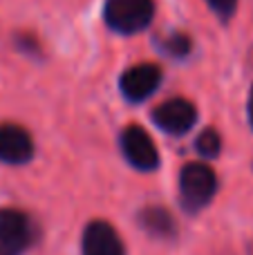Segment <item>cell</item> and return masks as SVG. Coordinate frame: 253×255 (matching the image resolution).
<instances>
[{
  "instance_id": "obj_1",
  "label": "cell",
  "mask_w": 253,
  "mask_h": 255,
  "mask_svg": "<svg viewBox=\"0 0 253 255\" xmlns=\"http://www.w3.org/2000/svg\"><path fill=\"white\" fill-rule=\"evenodd\" d=\"M218 193V175L206 163H186L179 172V199L188 213H197Z\"/></svg>"
},
{
  "instance_id": "obj_2",
  "label": "cell",
  "mask_w": 253,
  "mask_h": 255,
  "mask_svg": "<svg viewBox=\"0 0 253 255\" xmlns=\"http://www.w3.org/2000/svg\"><path fill=\"white\" fill-rule=\"evenodd\" d=\"M103 16L110 29L119 34H137L150 25L155 16L152 0H106Z\"/></svg>"
},
{
  "instance_id": "obj_3",
  "label": "cell",
  "mask_w": 253,
  "mask_h": 255,
  "mask_svg": "<svg viewBox=\"0 0 253 255\" xmlns=\"http://www.w3.org/2000/svg\"><path fill=\"white\" fill-rule=\"evenodd\" d=\"M36 229L18 208H0V255H22L34 244Z\"/></svg>"
},
{
  "instance_id": "obj_4",
  "label": "cell",
  "mask_w": 253,
  "mask_h": 255,
  "mask_svg": "<svg viewBox=\"0 0 253 255\" xmlns=\"http://www.w3.org/2000/svg\"><path fill=\"white\" fill-rule=\"evenodd\" d=\"M121 150L130 166L137 170H155L159 166V152L152 136L141 126H128L121 132Z\"/></svg>"
},
{
  "instance_id": "obj_5",
  "label": "cell",
  "mask_w": 253,
  "mask_h": 255,
  "mask_svg": "<svg viewBox=\"0 0 253 255\" xmlns=\"http://www.w3.org/2000/svg\"><path fill=\"white\" fill-rule=\"evenodd\" d=\"M152 121L168 134H186L197 121V110L188 99H168L155 108Z\"/></svg>"
},
{
  "instance_id": "obj_6",
  "label": "cell",
  "mask_w": 253,
  "mask_h": 255,
  "mask_svg": "<svg viewBox=\"0 0 253 255\" xmlns=\"http://www.w3.org/2000/svg\"><path fill=\"white\" fill-rule=\"evenodd\" d=\"M161 83V70L155 63H139L132 65L130 70L124 72L119 81L121 94H124L128 101L139 103L143 99H148Z\"/></svg>"
},
{
  "instance_id": "obj_7",
  "label": "cell",
  "mask_w": 253,
  "mask_h": 255,
  "mask_svg": "<svg viewBox=\"0 0 253 255\" xmlns=\"http://www.w3.org/2000/svg\"><path fill=\"white\" fill-rule=\"evenodd\" d=\"M83 255H126L117 229L106 220H92L83 231L81 240Z\"/></svg>"
},
{
  "instance_id": "obj_8",
  "label": "cell",
  "mask_w": 253,
  "mask_h": 255,
  "mask_svg": "<svg viewBox=\"0 0 253 255\" xmlns=\"http://www.w3.org/2000/svg\"><path fill=\"white\" fill-rule=\"evenodd\" d=\"M34 157V141L22 126L0 124V161L9 166H22Z\"/></svg>"
},
{
  "instance_id": "obj_9",
  "label": "cell",
  "mask_w": 253,
  "mask_h": 255,
  "mask_svg": "<svg viewBox=\"0 0 253 255\" xmlns=\"http://www.w3.org/2000/svg\"><path fill=\"white\" fill-rule=\"evenodd\" d=\"M139 226L146 229L155 238H173L175 235V220L166 208L161 206H146L139 213Z\"/></svg>"
},
{
  "instance_id": "obj_10",
  "label": "cell",
  "mask_w": 253,
  "mask_h": 255,
  "mask_svg": "<svg viewBox=\"0 0 253 255\" xmlns=\"http://www.w3.org/2000/svg\"><path fill=\"white\" fill-rule=\"evenodd\" d=\"M195 148H197V152H200L202 157H206V159L218 157L220 150H222V139H220V132L213 130V128H206V130L197 136Z\"/></svg>"
},
{
  "instance_id": "obj_11",
  "label": "cell",
  "mask_w": 253,
  "mask_h": 255,
  "mask_svg": "<svg viewBox=\"0 0 253 255\" xmlns=\"http://www.w3.org/2000/svg\"><path fill=\"white\" fill-rule=\"evenodd\" d=\"M164 49L170 56H186L191 52V38L186 34H173L164 40Z\"/></svg>"
},
{
  "instance_id": "obj_12",
  "label": "cell",
  "mask_w": 253,
  "mask_h": 255,
  "mask_svg": "<svg viewBox=\"0 0 253 255\" xmlns=\"http://www.w3.org/2000/svg\"><path fill=\"white\" fill-rule=\"evenodd\" d=\"M206 2H209V7L213 9L222 20H229L238 9V0H206Z\"/></svg>"
},
{
  "instance_id": "obj_13",
  "label": "cell",
  "mask_w": 253,
  "mask_h": 255,
  "mask_svg": "<svg viewBox=\"0 0 253 255\" xmlns=\"http://www.w3.org/2000/svg\"><path fill=\"white\" fill-rule=\"evenodd\" d=\"M249 124L253 128V88H251V94H249Z\"/></svg>"
}]
</instances>
